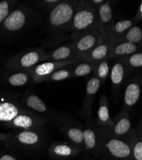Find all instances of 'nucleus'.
Masks as SVG:
<instances>
[{
    "label": "nucleus",
    "instance_id": "obj_7",
    "mask_svg": "<svg viewBox=\"0 0 142 160\" xmlns=\"http://www.w3.org/2000/svg\"><path fill=\"white\" fill-rule=\"evenodd\" d=\"M21 103L20 95L17 93H8L0 98V123L4 125L27 111Z\"/></svg>",
    "mask_w": 142,
    "mask_h": 160
},
{
    "label": "nucleus",
    "instance_id": "obj_20",
    "mask_svg": "<svg viewBox=\"0 0 142 160\" xmlns=\"http://www.w3.org/2000/svg\"><path fill=\"white\" fill-rule=\"evenodd\" d=\"M82 150L69 142H54L48 149L49 156L53 158L64 159L73 157Z\"/></svg>",
    "mask_w": 142,
    "mask_h": 160
},
{
    "label": "nucleus",
    "instance_id": "obj_27",
    "mask_svg": "<svg viewBox=\"0 0 142 160\" xmlns=\"http://www.w3.org/2000/svg\"><path fill=\"white\" fill-rule=\"evenodd\" d=\"M95 66L94 63L81 60L72 64L73 78L83 77L91 73L93 74Z\"/></svg>",
    "mask_w": 142,
    "mask_h": 160
},
{
    "label": "nucleus",
    "instance_id": "obj_30",
    "mask_svg": "<svg viewBox=\"0 0 142 160\" xmlns=\"http://www.w3.org/2000/svg\"><path fill=\"white\" fill-rule=\"evenodd\" d=\"M18 0H4L0 2V26L19 3Z\"/></svg>",
    "mask_w": 142,
    "mask_h": 160
},
{
    "label": "nucleus",
    "instance_id": "obj_17",
    "mask_svg": "<svg viewBox=\"0 0 142 160\" xmlns=\"http://www.w3.org/2000/svg\"><path fill=\"white\" fill-rule=\"evenodd\" d=\"M130 70L121 58H117L111 66L110 78L113 92L117 93L124 83Z\"/></svg>",
    "mask_w": 142,
    "mask_h": 160
},
{
    "label": "nucleus",
    "instance_id": "obj_28",
    "mask_svg": "<svg viewBox=\"0 0 142 160\" xmlns=\"http://www.w3.org/2000/svg\"><path fill=\"white\" fill-rule=\"evenodd\" d=\"M110 69L108 60H102L95 63L93 75L100 80L102 85H104L106 79L110 77Z\"/></svg>",
    "mask_w": 142,
    "mask_h": 160
},
{
    "label": "nucleus",
    "instance_id": "obj_19",
    "mask_svg": "<svg viewBox=\"0 0 142 160\" xmlns=\"http://www.w3.org/2000/svg\"><path fill=\"white\" fill-rule=\"evenodd\" d=\"M113 43L105 38L103 41L95 47L88 54L80 58L81 61H86L96 63L105 60H110Z\"/></svg>",
    "mask_w": 142,
    "mask_h": 160
},
{
    "label": "nucleus",
    "instance_id": "obj_35",
    "mask_svg": "<svg viewBox=\"0 0 142 160\" xmlns=\"http://www.w3.org/2000/svg\"><path fill=\"white\" fill-rule=\"evenodd\" d=\"M12 132L11 133H7V134H4V133H2V134H0V140H6L12 137Z\"/></svg>",
    "mask_w": 142,
    "mask_h": 160
},
{
    "label": "nucleus",
    "instance_id": "obj_12",
    "mask_svg": "<svg viewBox=\"0 0 142 160\" xmlns=\"http://www.w3.org/2000/svg\"><path fill=\"white\" fill-rule=\"evenodd\" d=\"M79 61L80 60L45 62L38 63L33 68V83L38 84L46 82L49 76L56 70Z\"/></svg>",
    "mask_w": 142,
    "mask_h": 160
},
{
    "label": "nucleus",
    "instance_id": "obj_5",
    "mask_svg": "<svg viewBox=\"0 0 142 160\" xmlns=\"http://www.w3.org/2000/svg\"><path fill=\"white\" fill-rule=\"evenodd\" d=\"M21 103L24 108L45 117L49 121L58 124H63L67 121L66 118L67 115L65 113L57 112L48 107L47 104L30 88L24 93L21 98Z\"/></svg>",
    "mask_w": 142,
    "mask_h": 160
},
{
    "label": "nucleus",
    "instance_id": "obj_22",
    "mask_svg": "<svg viewBox=\"0 0 142 160\" xmlns=\"http://www.w3.org/2000/svg\"><path fill=\"white\" fill-rule=\"evenodd\" d=\"M135 21L134 19H124L115 21L109 30L105 38L113 44L119 41L120 38L133 27Z\"/></svg>",
    "mask_w": 142,
    "mask_h": 160
},
{
    "label": "nucleus",
    "instance_id": "obj_26",
    "mask_svg": "<svg viewBox=\"0 0 142 160\" xmlns=\"http://www.w3.org/2000/svg\"><path fill=\"white\" fill-rule=\"evenodd\" d=\"M61 0H31L26 1L27 3L33 8L39 10L48 16L49 13L52 11L60 2Z\"/></svg>",
    "mask_w": 142,
    "mask_h": 160
},
{
    "label": "nucleus",
    "instance_id": "obj_3",
    "mask_svg": "<svg viewBox=\"0 0 142 160\" xmlns=\"http://www.w3.org/2000/svg\"><path fill=\"white\" fill-rule=\"evenodd\" d=\"M95 29H98L97 10L88 0H80L77 3L72 19L70 38L73 40Z\"/></svg>",
    "mask_w": 142,
    "mask_h": 160
},
{
    "label": "nucleus",
    "instance_id": "obj_9",
    "mask_svg": "<svg viewBox=\"0 0 142 160\" xmlns=\"http://www.w3.org/2000/svg\"><path fill=\"white\" fill-rule=\"evenodd\" d=\"M47 122L49 121L45 117L28 109L5 125L18 129H35L42 128Z\"/></svg>",
    "mask_w": 142,
    "mask_h": 160
},
{
    "label": "nucleus",
    "instance_id": "obj_23",
    "mask_svg": "<svg viewBox=\"0 0 142 160\" xmlns=\"http://www.w3.org/2000/svg\"><path fill=\"white\" fill-rule=\"evenodd\" d=\"M141 94L139 83L132 79L125 85L124 94L123 110L128 112L138 102Z\"/></svg>",
    "mask_w": 142,
    "mask_h": 160
},
{
    "label": "nucleus",
    "instance_id": "obj_21",
    "mask_svg": "<svg viewBox=\"0 0 142 160\" xmlns=\"http://www.w3.org/2000/svg\"><path fill=\"white\" fill-rule=\"evenodd\" d=\"M33 68L9 69L6 77L7 82L12 87H23L33 82Z\"/></svg>",
    "mask_w": 142,
    "mask_h": 160
},
{
    "label": "nucleus",
    "instance_id": "obj_18",
    "mask_svg": "<svg viewBox=\"0 0 142 160\" xmlns=\"http://www.w3.org/2000/svg\"><path fill=\"white\" fill-rule=\"evenodd\" d=\"M112 2L106 1L97 9L98 29L105 38L115 22Z\"/></svg>",
    "mask_w": 142,
    "mask_h": 160
},
{
    "label": "nucleus",
    "instance_id": "obj_32",
    "mask_svg": "<svg viewBox=\"0 0 142 160\" xmlns=\"http://www.w3.org/2000/svg\"><path fill=\"white\" fill-rule=\"evenodd\" d=\"M121 58L127 68L131 71L133 69L139 68L142 67V52H136L130 56L120 58Z\"/></svg>",
    "mask_w": 142,
    "mask_h": 160
},
{
    "label": "nucleus",
    "instance_id": "obj_31",
    "mask_svg": "<svg viewBox=\"0 0 142 160\" xmlns=\"http://www.w3.org/2000/svg\"><path fill=\"white\" fill-rule=\"evenodd\" d=\"M120 41H126L138 44L142 41V29L139 26H133L118 42Z\"/></svg>",
    "mask_w": 142,
    "mask_h": 160
},
{
    "label": "nucleus",
    "instance_id": "obj_11",
    "mask_svg": "<svg viewBox=\"0 0 142 160\" xmlns=\"http://www.w3.org/2000/svg\"><path fill=\"white\" fill-rule=\"evenodd\" d=\"M83 140L85 150L95 155L101 151L100 128L92 119L87 121L83 127Z\"/></svg>",
    "mask_w": 142,
    "mask_h": 160
},
{
    "label": "nucleus",
    "instance_id": "obj_33",
    "mask_svg": "<svg viewBox=\"0 0 142 160\" xmlns=\"http://www.w3.org/2000/svg\"><path fill=\"white\" fill-rule=\"evenodd\" d=\"M133 154L136 160H142V141H138L134 144Z\"/></svg>",
    "mask_w": 142,
    "mask_h": 160
},
{
    "label": "nucleus",
    "instance_id": "obj_29",
    "mask_svg": "<svg viewBox=\"0 0 142 160\" xmlns=\"http://www.w3.org/2000/svg\"><path fill=\"white\" fill-rule=\"evenodd\" d=\"M74 64V63H73ZM73 78L72 73V64L66 67H63L49 76L46 82H61Z\"/></svg>",
    "mask_w": 142,
    "mask_h": 160
},
{
    "label": "nucleus",
    "instance_id": "obj_4",
    "mask_svg": "<svg viewBox=\"0 0 142 160\" xmlns=\"http://www.w3.org/2000/svg\"><path fill=\"white\" fill-rule=\"evenodd\" d=\"M43 128L35 129H18L6 140L8 146L17 151H34L40 149L45 143Z\"/></svg>",
    "mask_w": 142,
    "mask_h": 160
},
{
    "label": "nucleus",
    "instance_id": "obj_36",
    "mask_svg": "<svg viewBox=\"0 0 142 160\" xmlns=\"http://www.w3.org/2000/svg\"><path fill=\"white\" fill-rule=\"evenodd\" d=\"M139 11H140V13H141V14H142V3L140 7V9H139Z\"/></svg>",
    "mask_w": 142,
    "mask_h": 160
},
{
    "label": "nucleus",
    "instance_id": "obj_34",
    "mask_svg": "<svg viewBox=\"0 0 142 160\" xmlns=\"http://www.w3.org/2000/svg\"><path fill=\"white\" fill-rule=\"evenodd\" d=\"M88 1L97 10L103 3L105 2V0H88Z\"/></svg>",
    "mask_w": 142,
    "mask_h": 160
},
{
    "label": "nucleus",
    "instance_id": "obj_25",
    "mask_svg": "<svg viewBox=\"0 0 142 160\" xmlns=\"http://www.w3.org/2000/svg\"><path fill=\"white\" fill-rule=\"evenodd\" d=\"M138 44L126 41H120L113 44L110 59L120 58L130 56L138 52Z\"/></svg>",
    "mask_w": 142,
    "mask_h": 160
},
{
    "label": "nucleus",
    "instance_id": "obj_2",
    "mask_svg": "<svg viewBox=\"0 0 142 160\" xmlns=\"http://www.w3.org/2000/svg\"><path fill=\"white\" fill-rule=\"evenodd\" d=\"M44 20L42 15L27 2H21L12 10L1 26L4 35L17 37Z\"/></svg>",
    "mask_w": 142,
    "mask_h": 160
},
{
    "label": "nucleus",
    "instance_id": "obj_15",
    "mask_svg": "<svg viewBox=\"0 0 142 160\" xmlns=\"http://www.w3.org/2000/svg\"><path fill=\"white\" fill-rule=\"evenodd\" d=\"M80 60L74 49L72 42L61 44L55 48L46 51L43 56L42 62L65 61Z\"/></svg>",
    "mask_w": 142,
    "mask_h": 160
},
{
    "label": "nucleus",
    "instance_id": "obj_24",
    "mask_svg": "<svg viewBox=\"0 0 142 160\" xmlns=\"http://www.w3.org/2000/svg\"><path fill=\"white\" fill-rule=\"evenodd\" d=\"M96 122L100 128L105 129L110 128L113 124V120L109 113L108 99L105 94H102L100 97Z\"/></svg>",
    "mask_w": 142,
    "mask_h": 160
},
{
    "label": "nucleus",
    "instance_id": "obj_10",
    "mask_svg": "<svg viewBox=\"0 0 142 160\" xmlns=\"http://www.w3.org/2000/svg\"><path fill=\"white\" fill-rule=\"evenodd\" d=\"M105 37L99 29L85 33L72 40V44L80 60L103 41Z\"/></svg>",
    "mask_w": 142,
    "mask_h": 160
},
{
    "label": "nucleus",
    "instance_id": "obj_16",
    "mask_svg": "<svg viewBox=\"0 0 142 160\" xmlns=\"http://www.w3.org/2000/svg\"><path fill=\"white\" fill-rule=\"evenodd\" d=\"M131 124L128 112L122 110L117 116L113 119V124L110 128L101 129L113 137L121 138L127 135L131 130Z\"/></svg>",
    "mask_w": 142,
    "mask_h": 160
},
{
    "label": "nucleus",
    "instance_id": "obj_13",
    "mask_svg": "<svg viewBox=\"0 0 142 160\" xmlns=\"http://www.w3.org/2000/svg\"><path fill=\"white\" fill-rule=\"evenodd\" d=\"M101 85V82L94 75L87 79L85 96L80 110V115L86 121L91 119L93 102Z\"/></svg>",
    "mask_w": 142,
    "mask_h": 160
},
{
    "label": "nucleus",
    "instance_id": "obj_1",
    "mask_svg": "<svg viewBox=\"0 0 142 160\" xmlns=\"http://www.w3.org/2000/svg\"><path fill=\"white\" fill-rule=\"evenodd\" d=\"M78 0H61L47 16L45 30L46 42L43 46L55 45L64 41L70 33L72 19Z\"/></svg>",
    "mask_w": 142,
    "mask_h": 160
},
{
    "label": "nucleus",
    "instance_id": "obj_6",
    "mask_svg": "<svg viewBox=\"0 0 142 160\" xmlns=\"http://www.w3.org/2000/svg\"><path fill=\"white\" fill-rule=\"evenodd\" d=\"M45 52L46 48L44 46L24 50L10 58L7 61L5 66L8 69L33 68L37 64L42 62Z\"/></svg>",
    "mask_w": 142,
    "mask_h": 160
},
{
    "label": "nucleus",
    "instance_id": "obj_14",
    "mask_svg": "<svg viewBox=\"0 0 142 160\" xmlns=\"http://www.w3.org/2000/svg\"><path fill=\"white\" fill-rule=\"evenodd\" d=\"M60 128L68 142L81 150L85 149L83 140V127L75 120H69L64 122Z\"/></svg>",
    "mask_w": 142,
    "mask_h": 160
},
{
    "label": "nucleus",
    "instance_id": "obj_8",
    "mask_svg": "<svg viewBox=\"0 0 142 160\" xmlns=\"http://www.w3.org/2000/svg\"><path fill=\"white\" fill-rule=\"evenodd\" d=\"M101 149H105L111 156L119 159H126L131 153V148L120 138L113 137L100 128Z\"/></svg>",
    "mask_w": 142,
    "mask_h": 160
}]
</instances>
